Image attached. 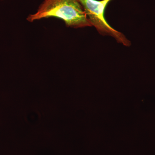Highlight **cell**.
<instances>
[{
	"label": "cell",
	"mask_w": 155,
	"mask_h": 155,
	"mask_svg": "<svg viewBox=\"0 0 155 155\" xmlns=\"http://www.w3.org/2000/svg\"><path fill=\"white\" fill-rule=\"evenodd\" d=\"M51 17L61 19L69 28L92 26L79 0H44L35 13L28 15L27 20L32 22Z\"/></svg>",
	"instance_id": "6da1fadb"
},
{
	"label": "cell",
	"mask_w": 155,
	"mask_h": 155,
	"mask_svg": "<svg viewBox=\"0 0 155 155\" xmlns=\"http://www.w3.org/2000/svg\"><path fill=\"white\" fill-rule=\"evenodd\" d=\"M89 21L98 32L104 36L114 38L117 42L126 47H130L131 42L122 32L114 29L105 18V11L112 0H79Z\"/></svg>",
	"instance_id": "7a4b0ae2"
}]
</instances>
